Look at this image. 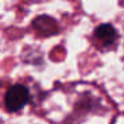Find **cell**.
<instances>
[{
    "label": "cell",
    "mask_w": 124,
    "mask_h": 124,
    "mask_svg": "<svg viewBox=\"0 0 124 124\" xmlns=\"http://www.w3.org/2000/svg\"><path fill=\"white\" fill-rule=\"evenodd\" d=\"M93 36L95 40L97 41V44L103 47H109L117 39V33L116 30L112 27L111 24H100L95 28L93 31Z\"/></svg>",
    "instance_id": "obj_2"
},
{
    "label": "cell",
    "mask_w": 124,
    "mask_h": 124,
    "mask_svg": "<svg viewBox=\"0 0 124 124\" xmlns=\"http://www.w3.org/2000/svg\"><path fill=\"white\" fill-rule=\"evenodd\" d=\"M30 100V92L27 87L23 84H14L8 87L4 96V105L6 109L9 112H17L20 111Z\"/></svg>",
    "instance_id": "obj_1"
},
{
    "label": "cell",
    "mask_w": 124,
    "mask_h": 124,
    "mask_svg": "<svg viewBox=\"0 0 124 124\" xmlns=\"http://www.w3.org/2000/svg\"><path fill=\"white\" fill-rule=\"evenodd\" d=\"M33 28H35V31L39 35H43V36H51V35L57 33L56 22L48 16H40L38 19H35Z\"/></svg>",
    "instance_id": "obj_3"
}]
</instances>
